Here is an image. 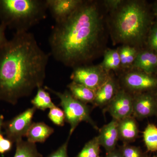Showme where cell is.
<instances>
[{"label":"cell","mask_w":157,"mask_h":157,"mask_svg":"<svg viewBox=\"0 0 157 157\" xmlns=\"http://www.w3.org/2000/svg\"><path fill=\"white\" fill-rule=\"evenodd\" d=\"M97 137L100 145L105 148L107 153L115 150L118 140L120 139L118 121L113 119L109 123L104 125L99 130Z\"/></svg>","instance_id":"obj_12"},{"label":"cell","mask_w":157,"mask_h":157,"mask_svg":"<svg viewBox=\"0 0 157 157\" xmlns=\"http://www.w3.org/2000/svg\"><path fill=\"white\" fill-rule=\"evenodd\" d=\"M49 109L48 117L50 121L58 126H64L66 121L63 109L56 106Z\"/></svg>","instance_id":"obj_24"},{"label":"cell","mask_w":157,"mask_h":157,"mask_svg":"<svg viewBox=\"0 0 157 157\" xmlns=\"http://www.w3.org/2000/svg\"><path fill=\"white\" fill-rule=\"evenodd\" d=\"M102 2L107 12H109L117 9L122 2L123 0H105Z\"/></svg>","instance_id":"obj_29"},{"label":"cell","mask_w":157,"mask_h":157,"mask_svg":"<svg viewBox=\"0 0 157 157\" xmlns=\"http://www.w3.org/2000/svg\"><path fill=\"white\" fill-rule=\"evenodd\" d=\"M37 90L36 96L31 101V103L36 109L45 111L56 106L52 102L49 93L46 91V90L42 87Z\"/></svg>","instance_id":"obj_21"},{"label":"cell","mask_w":157,"mask_h":157,"mask_svg":"<svg viewBox=\"0 0 157 157\" xmlns=\"http://www.w3.org/2000/svg\"><path fill=\"white\" fill-rule=\"evenodd\" d=\"M45 89L52 93L59 99L60 106L64 113L65 121L70 126L69 135H72L82 122L88 123L94 128L98 130V127L91 117L90 109L87 104L76 100L68 90L61 92L48 86H45Z\"/></svg>","instance_id":"obj_5"},{"label":"cell","mask_w":157,"mask_h":157,"mask_svg":"<svg viewBox=\"0 0 157 157\" xmlns=\"http://www.w3.org/2000/svg\"><path fill=\"white\" fill-rule=\"evenodd\" d=\"M119 151L123 157H144L145 156L139 147L128 144H125Z\"/></svg>","instance_id":"obj_25"},{"label":"cell","mask_w":157,"mask_h":157,"mask_svg":"<svg viewBox=\"0 0 157 157\" xmlns=\"http://www.w3.org/2000/svg\"><path fill=\"white\" fill-rule=\"evenodd\" d=\"M67 87L70 94L76 100L86 104L94 103L95 98V91L73 81L68 85Z\"/></svg>","instance_id":"obj_17"},{"label":"cell","mask_w":157,"mask_h":157,"mask_svg":"<svg viewBox=\"0 0 157 157\" xmlns=\"http://www.w3.org/2000/svg\"><path fill=\"white\" fill-rule=\"evenodd\" d=\"M82 2V0H46L48 10L56 23L66 19Z\"/></svg>","instance_id":"obj_11"},{"label":"cell","mask_w":157,"mask_h":157,"mask_svg":"<svg viewBox=\"0 0 157 157\" xmlns=\"http://www.w3.org/2000/svg\"><path fill=\"white\" fill-rule=\"evenodd\" d=\"M107 18L109 33L114 45H128L141 50L155 18L151 5L144 0H123Z\"/></svg>","instance_id":"obj_3"},{"label":"cell","mask_w":157,"mask_h":157,"mask_svg":"<svg viewBox=\"0 0 157 157\" xmlns=\"http://www.w3.org/2000/svg\"><path fill=\"white\" fill-rule=\"evenodd\" d=\"M100 146L97 136L88 141L76 157H99Z\"/></svg>","instance_id":"obj_23"},{"label":"cell","mask_w":157,"mask_h":157,"mask_svg":"<svg viewBox=\"0 0 157 157\" xmlns=\"http://www.w3.org/2000/svg\"><path fill=\"white\" fill-rule=\"evenodd\" d=\"M146 48L157 53V22L155 20L149 33Z\"/></svg>","instance_id":"obj_26"},{"label":"cell","mask_w":157,"mask_h":157,"mask_svg":"<svg viewBox=\"0 0 157 157\" xmlns=\"http://www.w3.org/2000/svg\"><path fill=\"white\" fill-rule=\"evenodd\" d=\"M12 143L8 138H4L2 133H0V154H3L9 151L12 147Z\"/></svg>","instance_id":"obj_28"},{"label":"cell","mask_w":157,"mask_h":157,"mask_svg":"<svg viewBox=\"0 0 157 157\" xmlns=\"http://www.w3.org/2000/svg\"></svg>","instance_id":"obj_37"},{"label":"cell","mask_w":157,"mask_h":157,"mask_svg":"<svg viewBox=\"0 0 157 157\" xmlns=\"http://www.w3.org/2000/svg\"><path fill=\"white\" fill-rule=\"evenodd\" d=\"M70 137L71 136L69 135L67 140L61 146L46 157H69L68 155V146Z\"/></svg>","instance_id":"obj_27"},{"label":"cell","mask_w":157,"mask_h":157,"mask_svg":"<svg viewBox=\"0 0 157 157\" xmlns=\"http://www.w3.org/2000/svg\"><path fill=\"white\" fill-rule=\"evenodd\" d=\"M143 137L147 150L157 151V127L154 124H148L143 132Z\"/></svg>","instance_id":"obj_22"},{"label":"cell","mask_w":157,"mask_h":157,"mask_svg":"<svg viewBox=\"0 0 157 157\" xmlns=\"http://www.w3.org/2000/svg\"><path fill=\"white\" fill-rule=\"evenodd\" d=\"M119 89L117 81L110 74L106 82L96 91L95 98L93 105L95 107H107Z\"/></svg>","instance_id":"obj_13"},{"label":"cell","mask_w":157,"mask_h":157,"mask_svg":"<svg viewBox=\"0 0 157 157\" xmlns=\"http://www.w3.org/2000/svg\"><path fill=\"white\" fill-rule=\"evenodd\" d=\"M156 75H157V71Z\"/></svg>","instance_id":"obj_36"},{"label":"cell","mask_w":157,"mask_h":157,"mask_svg":"<svg viewBox=\"0 0 157 157\" xmlns=\"http://www.w3.org/2000/svg\"><path fill=\"white\" fill-rule=\"evenodd\" d=\"M148 157V156H147V155H145V157Z\"/></svg>","instance_id":"obj_35"},{"label":"cell","mask_w":157,"mask_h":157,"mask_svg":"<svg viewBox=\"0 0 157 157\" xmlns=\"http://www.w3.org/2000/svg\"><path fill=\"white\" fill-rule=\"evenodd\" d=\"M123 88L132 94L144 92L157 91V75L149 74L131 68L122 75Z\"/></svg>","instance_id":"obj_6"},{"label":"cell","mask_w":157,"mask_h":157,"mask_svg":"<svg viewBox=\"0 0 157 157\" xmlns=\"http://www.w3.org/2000/svg\"><path fill=\"white\" fill-rule=\"evenodd\" d=\"M121 60V67L124 70L132 68L140 49L128 45H122L117 48Z\"/></svg>","instance_id":"obj_19"},{"label":"cell","mask_w":157,"mask_h":157,"mask_svg":"<svg viewBox=\"0 0 157 157\" xmlns=\"http://www.w3.org/2000/svg\"><path fill=\"white\" fill-rule=\"evenodd\" d=\"M102 2L82 0L70 16L56 23L48 43L50 55L66 67L89 64L106 50L107 32Z\"/></svg>","instance_id":"obj_1"},{"label":"cell","mask_w":157,"mask_h":157,"mask_svg":"<svg viewBox=\"0 0 157 157\" xmlns=\"http://www.w3.org/2000/svg\"><path fill=\"white\" fill-rule=\"evenodd\" d=\"M109 75L100 64L83 65L73 68L70 78L96 91L106 82Z\"/></svg>","instance_id":"obj_7"},{"label":"cell","mask_w":157,"mask_h":157,"mask_svg":"<svg viewBox=\"0 0 157 157\" xmlns=\"http://www.w3.org/2000/svg\"><path fill=\"white\" fill-rule=\"evenodd\" d=\"M104 59L100 64L107 73L111 71H117L121 67V60L117 49L107 48L104 51Z\"/></svg>","instance_id":"obj_18"},{"label":"cell","mask_w":157,"mask_h":157,"mask_svg":"<svg viewBox=\"0 0 157 157\" xmlns=\"http://www.w3.org/2000/svg\"><path fill=\"white\" fill-rule=\"evenodd\" d=\"M133 95L134 117L141 119L157 115V91Z\"/></svg>","instance_id":"obj_10"},{"label":"cell","mask_w":157,"mask_h":157,"mask_svg":"<svg viewBox=\"0 0 157 157\" xmlns=\"http://www.w3.org/2000/svg\"><path fill=\"white\" fill-rule=\"evenodd\" d=\"M151 6L155 20L157 22V0L154 2L152 4Z\"/></svg>","instance_id":"obj_32"},{"label":"cell","mask_w":157,"mask_h":157,"mask_svg":"<svg viewBox=\"0 0 157 157\" xmlns=\"http://www.w3.org/2000/svg\"><path fill=\"white\" fill-rule=\"evenodd\" d=\"M131 68L147 74L156 75L157 53L146 48L141 49L137 54Z\"/></svg>","instance_id":"obj_14"},{"label":"cell","mask_w":157,"mask_h":157,"mask_svg":"<svg viewBox=\"0 0 157 157\" xmlns=\"http://www.w3.org/2000/svg\"><path fill=\"white\" fill-rule=\"evenodd\" d=\"M106 157H123L119 151L114 150L112 151L107 153Z\"/></svg>","instance_id":"obj_31"},{"label":"cell","mask_w":157,"mask_h":157,"mask_svg":"<svg viewBox=\"0 0 157 157\" xmlns=\"http://www.w3.org/2000/svg\"><path fill=\"white\" fill-rule=\"evenodd\" d=\"M7 27L0 23V48L4 46L8 42V40L6 36V30Z\"/></svg>","instance_id":"obj_30"},{"label":"cell","mask_w":157,"mask_h":157,"mask_svg":"<svg viewBox=\"0 0 157 157\" xmlns=\"http://www.w3.org/2000/svg\"><path fill=\"white\" fill-rule=\"evenodd\" d=\"M3 122V117H0V133H1V129L4 125Z\"/></svg>","instance_id":"obj_33"},{"label":"cell","mask_w":157,"mask_h":157,"mask_svg":"<svg viewBox=\"0 0 157 157\" xmlns=\"http://www.w3.org/2000/svg\"><path fill=\"white\" fill-rule=\"evenodd\" d=\"M119 139L125 144L135 141L138 136L139 130L135 117L132 116L125 118L118 121Z\"/></svg>","instance_id":"obj_15"},{"label":"cell","mask_w":157,"mask_h":157,"mask_svg":"<svg viewBox=\"0 0 157 157\" xmlns=\"http://www.w3.org/2000/svg\"><path fill=\"white\" fill-rule=\"evenodd\" d=\"M36 109L35 107L28 108L12 118L11 120L4 123L7 138L12 142L17 141L25 137L31 124Z\"/></svg>","instance_id":"obj_8"},{"label":"cell","mask_w":157,"mask_h":157,"mask_svg":"<svg viewBox=\"0 0 157 157\" xmlns=\"http://www.w3.org/2000/svg\"><path fill=\"white\" fill-rule=\"evenodd\" d=\"M54 132V129L42 122L32 123L25 137L31 143H44Z\"/></svg>","instance_id":"obj_16"},{"label":"cell","mask_w":157,"mask_h":157,"mask_svg":"<svg viewBox=\"0 0 157 157\" xmlns=\"http://www.w3.org/2000/svg\"><path fill=\"white\" fill-rule=\"evenodd\" d=\"M113 119L120 121L132 116L133 111V95L120 88L114 98L106 107Z\"/></svg>","instance_id":"obj_9"},{"label":"cell","mask_w":157,"mask_h":157,"mask_svg":"<svg viewBox=\"0 0 157 157\" xmlns=\"http://www.w3.org/2000/svg\"><path fill=\"white\" fill-rule=\"evenodd\" d=\"M36 144L21 139L16 142V150L13 157H42Z\"/></svg>","instance_id":"obj_20"},{"label":"cell","mask_w":157,"mask_h":157,"mask_svg":"<svg viewBox=\"0 0 157 157\" xmlns=\"http://www.w3.org/2000/svg\"><path fill=\"white\" fill-rule=\"evenodd\" d=\"M153 157H157V155H155L154 156H153Z\"/></svg>","instance_id":"obj_34"},{"label":"cell","mask_w":157,"mask_h":157,"mask_svg":"<svg viewBox=\"0 0 157 157\" xmlns=\"http://www.w3.org/2000/svg\"><path fill=\"white\" fill-rule=\"evenodd\" d=\"M50 53L29 32H15L0 48V101L15 105L42 87Z\"/></svg>","instance_id":"obj_2"},{"label":"cell","mask_w":157,"mask_h":157,"mask_svg":"<svg viewBox=\"0 0 157 157\" xmlns=\"http://www.w3.org/2000/svg\"><path fill=\"white\" fill-rule=\"evenodd\" d=\"M46 0H0L1 23L15 32H28L47 17Z\"/></svg>","instance_id":"obj_4"}]
</instances>
